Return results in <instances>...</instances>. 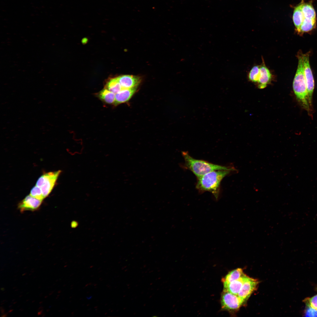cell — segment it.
<instances>
[{"instance_id": "cell-1", "label": "cell", "mask_w": 317, "mask_h": 317, "mask_svg": "<svg viewBox=\"0 0 317 317\" xmlns=\"http://www.w3.org/2000/svg\"><path fill=\"white\" fill-rule=\"evenodd\" d=\"M303 53L299 50L297 57L298 64L293 83V87L298 103L302 108L306 110L308 114L312 113V107L309 103L302 62Z\"/></svg>"}, {"instance_id": "cell-2", "label": "cell", "mask_w": 317, "mask_h": 317, "mask_svg": "<svg viewBox=\"0 0 317 317\" xmlns=\"http://www.w3.org/2000/svg\"><path fill=\"white\" fill-rule=\"evenodd\" d=\"M232 171L217 170L210 172L198 178L196 188L200 192L208 191L217 200L220 193V187L223 178ZM233 172V171H232Z\"/></svg>"}, {"instance_id": "cell-3", "label": "cell", "mask_w": 317, "mask_h": 317, "mask_svg": "<svg viewBox=\"0 0 317 317\" xmlns=\"http://www.w3.org/2000/svg\"><path fill=\"white\" fill-rule=\"evenodd\" d=\"M182 155L185 161L186 167L192 171L197 178L213 171L225 170L237 171L234 167L221 166L195 159L186 151H183Z\"/></svg>"}, {"instance_id": "cell-4", "label": "cell", "mask_w": 317, "mask_h": 317, "mask_svg": "<svg viewBox=\"0 0 317 317\" xmlns=\"http://www.w3.org/2000/svg\"><path fill=\"white\" fill-rule=\"evenodd\" d=\"M61 172L58 170L48 172L42 175L38 180L36 186L41 188L44 198L51 192Z\"/></svg>"}, {"instance_id": "cell-5", "label": "cell", "mask_w": 317, "mask_h": 317, "mask_svg": "<svg viewBox=\"0 0 317 317\" xmlns=\"http://www.w3.org/2000/svg\"><path fill=\"white\" fill-rule=\"evenodd\" d=\"M245 301L237 295L224 291L222 294L221 303L223 310L232 312L237 311Z\"/></svg>"}, {"instance_id": "cell-6", "label": "cell", "mask_w": 317, "mask_h": 317, "mask_svg": "<svg viewBox=\"0 0 317 317\" xmlns=\"http://www.w3.org/2000/svg\"><path fill=\"white\" fill-rule=\"evenodd\" d=\"M310 52L302 54V62L305 77L309 101L312 107L313 95L314 88V81L309 61Z\"/></svg>"}, {"instance_id": "cell-7", "label": "cell", "mask_w": 317, "mask_h": 317, "mask_svg": "<svg viewBox=\"0 0 317 317\" xmlns=\"http://www.w3.org/2000/svg\"><path fill=\"white\" fill-rule=\"evenodd\" d=\"M259 282L249 277L244 283L237 295L245 301L257 288Z\"/></svg>"}, {"instance_id": "cell-8", "label": "cell", "mask_w": 317, "mask_h": 317, "mask_svg": "<svg viewBox=\"0 0 317 317\" xmlns=\"http://www.w3.org/2000/svg\"><path fill=\"white\" fill-rule=\"evenodd\" d=\"M42 200L29 195L26 197L18 204V208L21 212L26 210L34 211L40 207Z\"/></svg>"}, {"instance_id": "cell-9", "label": "cell", "mask_w": 317, "mask_h": 317, "mask_svg": "<svg viewBox=\"0 0 317 317\" xmlns=\"http://www.w3.org/2000/svg\"><path fill=\"white\" fill-rule=\"evenodd\" d=\"M249 277L244 274L237 280L229 283H223V291L237 295L244 283Z\"/></svg>"}, {"instance_id": "cell-10", "label": "cell", "mask_w": 317, "mask_h": 317, "mask_svg": "<svg viewBox=\"0 0 317 317\" xmlns=\"http://www.w3.org/2000/svg\"><path fill=\"white\" fill-rule=\"evenodd\" d=\"M123 88H130L137 87L140 82L139 77L132 75H123L117 77Z\"/></svg>"}, {"instance_id": "cell-11", "label": "cell", "mask_w": 317, "mask_h": 317, "mask_svg": "<svg viewBox=\"0 0 317 317\" xmlns=\"http://www.w3.org/2000/svg\"><path fill=\"white\" fill-rule=\"evenodd\" d=\"M272 74L269 70L264 64L260 67L259 75L257 83L259 89L265 88L270 82Z\"/></svg>"}, {"instance_id": "cell-12", "label": "cell", "mask_w": 317, "mask_h": 317, "mask_svg": "<svg viewBox=\"0 0 317 317\" xmlns=\"http://www.w3.org/2000/svg\"><path fill=\"white\" fill-rule=\"evenodd\" d=\"M136 87L122 88L120 92L115 94L114 104L117 105L128 101L135 92Z\"/></svg>"}, {"instance_id": "cell-13", "label": "cell", "mask_w": 317, "mask_h": 317, "mask_svg": "<svg viewBox=\"0 0 317 317\" xmlns=\"http://www.w3.org/2000/svg\"><path fill=\"white\" fill-rule=\"evenodd\" d=\"M316 19L305 18L299 28L296 31L300 36L304 33L309 32L314 29L316 26Z\"/></svg>"}, {"instance_id": "cell-14", "label": "cell", "mask_w": 317, "mask_h": 317, "mask_svg": "<svg viewBox=\"0 0 317 317\" xmlns=\"http://www.w3.org/2000/svg\"><path fill=\"white\" fill-rule=\"evenodd\" d=\"M302 1L294 8L292 19L296 30L298 29L304 21L305 17L301 9Z\"/></svg>"}, {"instance_id": "cell-15", "label": "cell", "mask_w": 317, "mask_h": 317, "mask_svg": "<svg viewBox=\"0 0 317 317\" xmlns=\"http://www.w3.org/2000/svg\"><path fill=\"white\" fill-rule=\"evenodd\" d=\"M244 274L242 269L237 268L230 272L222 279L223 283H229L237 280Z\"/></svg>"}, {"instance_id": "cell-16", "label": "cell", "mask_w": 317, "mask_h": 317, "mask_svg": "<svg viewBox=\"0 0 317 317\" xmlns=\"http://www.w3.org/2000/svg\"><path fill=\"white\" fill-rule=\"evenodd\" d=\"M302 1L301 9L305 18L316 19V12L311 3H305L303 0Z\"/></svg>"}, {"instance_id": "cell-17", "label": "cell", "mask_w": 317, "mask_h": 317, "mask_svg": "<svg viewBox=\"0 0 317 317\" xmlns=\"http://www.w3.org/2000/svg\"><path fill=\"white\" fill-rule=\"evenodd\" d=\"M115 94L107 89L102 90L99 93L98 96L100 99L105 103L111 104L114 103Z\"/></svg>"}, {"instance_id": "cell-18", "label": "cell", "mask_w": 317, "mask_h": 317, "mask_svg": "<svg viewBox=\"0 0 317 317\" xmlns=\"http://www.w3.org/2000/svg\"><path fill=\"white\" fill-rule=\"evenodd\" d=\"M107 89L116 94L120 92L123 88L117 77L110 80L106 85Z\"/></svg>"}, {"instance_id": "cell-19", "label": "cell", "mask_w": 317, "mask_h": 317, "mask_svg": "<svg viewBox=\"0 0 317 317\" xmlns=\"http://www.w3.org/2000/svg\"><path fill=\"white\" fill-rule=\"evenodd\" d=\"M260 67L258 65L253 66L249 72L248 77L253 82L257 83L259 75Z\"/></svg>"}, {"instance_id": "cell-20", "label": "cell", "mask_w": 317, "mask_h": 317, "mask_svg": "<svg viewBox=\"0 0 317 317\" xmlns=\"http://www.w3.org/2000/svg\"><path fill=\"white\" fill-rule=\"evenodd\" d=\"M303 301L308 307L317 311V295L311 298H306Z\"/></svg>"}, {"instance_id": "cell-21", "label": "cell", "mask_w": 317, "mask_h": 317, "mask_svg": "<svg viewBox=\"0 0 317 317\" xmlns=\"http://www.w3.org/2000/svg\"><path fill=\"white\" fill-rule=\"evenodd\" d=\"M30 195L40 200H43L44 199L41 188L36 186L33 187L31 189Z\"/></svg>"}, {"instance_id": "cell-22", "label": "cell", "mask_w": 317, "mask_h": 317, "mask_svg": "<svg viewBox=\"0 0 317 317\" xmlns=\"http://www.w3.org/2000/svg\"><path fill=\"white\" fill-rule=\"evenodd\" d=\"M306 311L307 316H317V311L310 307H308Z\"/></svg>"}, {"instance_id": "cell-23", "label": "cell", "mask_w": 317, "mask_h": 317, "mask_svg": "<svg viewBox=\"0 0 317 317\" xmlns=\"http://www.w3.org/2000/svg\"><path fill=\"white\" fill-rule=\"evenodd\" d=\"M1 313L2 314H3L4 313V312H5V310H4V309L3 308H1Z\"/></svg>"}, {"instance_id": "cell-24", "label": "cell", "mask_w": 317, "mask_h": 317, "mask_svg": "<svg viewBox=\"0 0 317 317\" xmlns=\"http://www.w3.org/2000/svg\"><path fill=\"white\" fill-rule=\"evenodd\" d=\"M8 312L6 313V314H2V315L1 316V317H6V316H7V315L8 314Z\"/></svg>"}, {"instance_id": "cell-25", "label": "cell", "mask_w": 317, "mask_h": 317, "mask_svg": "<svg viewBox=\"0 0 317 317\" xmlns=\"http://www.w3.org/2000/svg\"><path fill=\"white\" fill-rule=\"evenodd\" d=\"M13 311V309H11L9 310L8 311V313L11 312Z\"/></svg>"}, {"instance_id": "cell-26", "label": "cell", "mask_w": 317, "mask_h": 317, "mask_svg": "<svg viewBox=\"0 0 317 317\" xmlns=\"http://www.w3.org/2000/svg\"><path fill=\"white\" fill-rule=\"evenodd\" d=\"M1 290L2 291H4L5 290V289H4V288H2L1 289Z\"/></svg>"}, {"instance_id": "cell-27", "label": "cell", "mask_w": 317, "mask_h": 317, "mask_svg": "<svg viewBox=\"0 0 317 317\" xmlns=\"http://www.w3.org/2000/svg\"><path fill=\"white\" fill-rule=\"evenodd\" d=\"M42 317L45 316V313H43V314H42Z\"/></svg>"}, {"instance_id": "cell-28", "label": "cell", "mask_w": 317, "mask_h": 317, "mask_svg": "<svg viewBox=\"0 0 317 317\" xmlns=\"http://www.w3.org/2000/svg\"><path fill=\"white\" fill-rule=\"evenodd\" d=\"M26 274V273H25L23 274V276H24Z\"/></svg>"}, {"instance_id": "cell-29", "label": "cell", "mask_w": 317, "mask_h": 317, "mask_svg": "<svg viewBox=\"0 0 317 317\" xmlns=\"http://www.w3.org/2000/svg\"><path fill=\"white\" fill-rule=\"evenodd\" d=\"M49 311H50V309H47V310H46V311H47V312H49Z\"/></svg>"}, {"instance_id": "cell-30", "label": "cell", "mask_w": 317, "mask_h": 317, "mask_svg": "<svg viewBox=\"0 0 317 317\" xmlns=\"http://www.w3.org/2000/svg\"><path fill=\"white\" fill-rule=\"evenodd\" d=\"M43 302L42 301H41L39 302V303H40V304L42 303Z\"/></svg>"}, {"instance_id": "cell-31", "label": "cell", "mask_w": 317, "mask_h": 317, "mask_svg": "<svg viewBox=\"0 0 317 317\" xmlns=\"http://www.w3.org/2000/svg\"><path fill=\"white\" fill-rule=\"evenodd\" d=\"M47 297H48V296H45L44 298H47Z\"/></svg>"}, {"instance_id": "cell-32", "label": "cell", "mask_w": 317, "mask_h": 317, "mask_svg": "<svg viewBox=\"0 0 317 317\" xmlns=\"http://www.w3.org/2000/svg\"><path fill=\"white\" fill-rule=\"evenodd\" d=\"M17 303V302L16 301V302H14V303H13V304H15V303Z\"/></svg>"}, {"instance_id": "cell-33", "label": "cell", "mask_w": 317, "mask_h": 317, "mask_svg": "<svg viewBox=\"0 0 317 317\" xmlns=\"http://www.w3.org/2000/svg\"><path fill=\"white\" fill-rule=\"evenodd\" d=\"M34 272V271H33V270H32V271H31V272L32 273H33V272Z\"/></svg>"}, {"instance_id": "cell-34", "label": "cell", "mask_w": 317, "mask_h": 317, "mask_svg": "<svg viewBox=\"0 0 317 317\" xmlns=\"http://www.w3.org/2000/svg\"><path fill=\"white\" fill-rule=\"evenodd\" d=\"M35 300H34V301H32V303H33L34 302H35Z\"/></svg>"}, {"instance_id": "cell-35", "label": "cell", "mask_w": 317, "mask_h": 317, "mask_svg": "<svg viewBox=\"0 0 317 317\" xmlns=\"http://www.w3.org/2000/svg\"><path fill=\"white\" fill-rule=\"evenodd\" d=\"M22 296V295H20L19 297H21V296Z\"/></svg>"}, {"instance_id": "cell-36", "label": "cell", "mask_w": 317, "mask_h": 317, "mask_svg": "<svg viewBox=\"0 0 317 317\" xmlns=\"http://www.w3.org/2000/svg\"><path fill=\"white\" fill-rule=\"evenodd\" d=\"M18 290V289H16V290H15V291H17Z\"/></svg>"}, {"instance_id": "cell-37", "label": "cell", "mask_w": 317, "mask_h": 317, "mask_svg": "<svg viewBox=\"0 0 317 317\" xmlns=\"http://www.w3.org/2000/svg\"><path fill=\"white\" fill-rule=\"evenodd\" d=\"M11 306H12V305H11V306H9V307H11Z\"/></svg>"}, {"instance_id": "cell-38", "label": "cell", "mask_w": 317, "mask_h": 317, "mask_svg": "<svg viewBox=\"0 0 317 317\" xmlns=\"http://www.w3.org/2000/svg\"><path fill=\"white\" fill-rule=\"evenodd\" d=\"M28 300H29V299H28V300H26V301H28Z\"/></svg>"}, {"instance_id": "cell-39", "label": "cell", "mask_w": 317, "mask_h": 317, "mask_svg": "<svg viewBox=\"0 0 317 317\" xmlns=\"http://www.w3.org/2000/svg\"><path fill=\"white\" fill-rule=\"evenodd\" d=\"M31 274H29V275H31Z\"/></svg>"}, {"instance_id": "cell-40", "label": "cell", "mask_w": 317, "mask_h": 317, "mask_svg": "<svg viewBox=\"0 0 317 317\" xmlns=\"http://www.w3.org/2000/svg\"><path fill=\"white\" fill-rule=\"evenodd\" d=\"M27 267H25V268H24V269H26V268Z\"/></svg>"}, {"instance_id": "cell-41", "label": "cell", "mask_w": 317, "mask_h": 317, "mask_svg": "<svg viewBox=\"0 0 317 317\" xmlns=\"http://www.w3.org/2000/svg\"><path fill=\"white\" fill-rule=\"evenodd\" d=\"M14 300H15V299H14V300H12V301H14Z\"/></svg>"}, {"instance_id": "cell-42", "label": "cell", "mask_w": 317, "mask_h": 317, "mask_svg": "<svg viewBox=\"0 0 317 317\" xmlns=\"http://www.w3.org/2000/svg\"></svg>"}]
</instances>
